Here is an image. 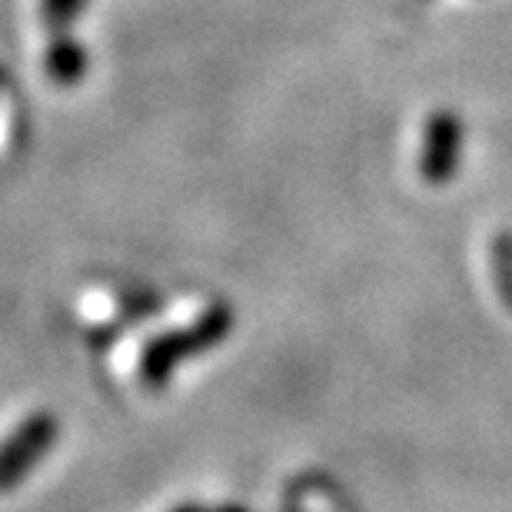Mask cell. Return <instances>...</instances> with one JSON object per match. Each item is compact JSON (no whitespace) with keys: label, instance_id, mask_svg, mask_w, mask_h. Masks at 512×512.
<instances>
[{"label":"cell","instance_id":"cell-1","mask_svg":"<svg viewBox=\"0 0 512 512\" xmlns=\"http://www.w3.org/2000/svg\"><path fill=\"white\" fill-rule=\"evenodd\" d=\"M459 120L453 114H436L433 124L426 127V160L423 177L433 183H443L453 177V167L459 163Z\"/></svg>","mask_w":512,"mask_h":512},{"label":"cell","instance_id":"cell-2","mask_svg":"<svg viewBox=\"0 0 512 512\" xmlns=\"http://www.w3.org/2000/svg\"><path fill=\"white\" fill-rule=\"evenodd\" d=\"M47 446V426H24L10 446L0 449V486L14 483V479L30 466L27 459H34L40 449Z\"/></svg>","mask_w":512,"mask_h":512},{"label":"cell","instance_id":"cell-3","mask_svg":"<svg viewBox=\"0 0 512 512\" xmlns=\"http://www.w3.org/2000/svg\"><path fill=\"white\" fill-rule=\"evenodd\" d=\"M493 266H496V283H499V293H503L506 306L512 310V237H506V233L496 240Z\"/></svg>","mask_w":512,"mask_h":512},{"label":"cell","instance_id":"cell-4","mask_svg":"<svg viewBox=\"0 0 512 512\" xmlns=\"http://www.w3.org/2000/svg\"><path fill=\"white\" fill-rule=\"evenodd\" d=\"M70 4H74V0H47V7H50L47 14L50 17H64V14H70V10H67Z\"/></svg>","mask_w":512,"mask_h":512}]
</instances>
